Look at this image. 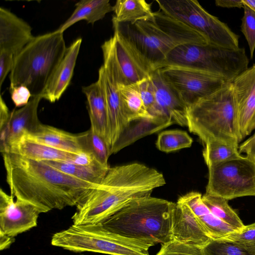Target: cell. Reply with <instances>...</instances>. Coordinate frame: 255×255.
<instances>
[{
	"instance_id": "13",
	"label": "cell",
	"mask_w": 255,
	"mask_h": 255,
	"mask_svg": "<svg viewBox=\"0 0 255 255\" xmlns=\"http://www.w3.org/2000/svg\"><path fill=\"white\" fill-rule=\"evenodd\" d=\"M102 89L108 113V145L111 155L129 127L125 117L119 82L110 66L104 64L98 72V80Z\"/></svg>"
},
{
	"instance_id": "9",
	"label": "cell",
	"mask_w": 255,
	"mask_h": 255,
	"mask_svg": "<svg viewBox=\"0 0 255 255\" xmlns=\"http://www.w3.org/2000/svg\"><path fill=\"white\" fill-rule=\"evenodd\" d=\"M159 10L203 34L209 44L237 49L239 37L224 22L206 11L196 0H156Z\"/></svg>"
},
{
	"instance_id": "28",
	"label": "cell",
	"mask_w": 255,
	"mask_h": 255,
	"mask_svg": "<svg viewBox=\"0 0 255 255\" xmlns=\"http://www.w3.org/2000/svg\"><path fill=\"white\" fill-rule=\"evenodd\" d=\"M43 162L77 179L96 185L102 182L110 167H105L99 163L82 165L59 161Z\"/></svg>"
},
{
	"instance_id": "35",
	"label": "cell",
	"mask_w": 255,
	"mask_h": 255,
	"mask_svg": "<svg viewBox=\"0 0 255 255\" xmlns=\"http://www.w3.org/2000/svg\"><path fill=\"white\" fill-rule=\"evenodd\" d=\"M223 239L234 242L252 255H255V222L244 225Z\"/></svg>"
},
{
	"instance_id": "24",
	"label": "cell",
	"mask_w": 255,
	"mask_h": 255,
	"mask_svg": "<svg viewBox=\"0 0 255 255\" xmlns=\"http://www.w3.org/2000/svg\"><path fill=\"white\" fill-rule=\"evenodd\" d=\"M82 91L87 99L91 128L102 137L108 145L107 108L101 87L97 81L83 87Z\"/></svg>"
},
{
	"instance_id": "7",
	"label": "cell",
	"mask_w": 255,
	"mask_h": 255,
	"mask_svg": "<svg viewBox=\"0 0 255 255\" xmlns=\"http://www.w3.org/2000/svg\"><path fill=\"white\" fill-rule=\"evenodd\" d=\"M51 245L73 252H93L110 255H149V243L112 232L100 223L77 225L55 233Z\"/></svg>"
},
{
	"instance_id": "26",
	"label": "cell",
	"mask_w": 255,
	"mask_h": 255,
	"mask_svg": "<svg viewBox=\"0 0 255 255\" xmlns=\"http://www.w3.org/2000/svg\"><path fill=\"white\" fill-rule=\"evenodd\" d=\"M76 8L70 17L56 30L61 33L77 22L85 20L93 24L113 11L109 0H82L75 4Z\"/></svg>"
},
{
	"instance_id": "14",
	"label": "cell",
	"mask_w": 255,
	"mask_h": 255,
	"mask_svg": "<svg viewBox=\"0 0 255 255\" xmlns=\"http://www.w3.org/2000/svg\"><path fill=\"white\" fill-rule=\"evenodd\" d=\"M41 211L34 205L0 190V235L14 238L36 227Z\"/></svg>"
},
{
	"instance_id": "11",
	"label": "cell",
	"mask_w": 255,
	"mask_h": 255,
	"mask_svg": "<svg viewBox=\"0 0 255 255\" xmlns=\"http://www.w3.org/2000/svg\"><path fill=\"white\" fill-rule=\"evenodd\" d=\"M102 45L103 59L112 66L119 84L128 85L150 77L155 70L135 46L118 30Z\"/></svg>"
},
{
	"instance_id": "38",
	"label": "cell",
	"mask_w": 255,
	"mask_h": 255,
	"mask_svg": "<svg viewBox=\"0 0 255 255\" xmlns=\"http://www.w3.org/2000/svg\"><path fill=\"white\" fill-rule=\"evenodd\" d=\"M11 112L1 96L0 97V149L1 152L5 146L9 125Z\"/></svg>"
},
{
	"instance_id": "20",
	"label": "cell",
	"mask_w": 255,
	"mask_h": 255,
	"mask_svg": "<svg viewBox=\"0 0 255 255\" xmlns=\"http://www.w3.org/2000/svg\"><path fill=\"white\" fill-rule=\"evenodd\" d=\"M81 43L82 38H78L67 48L43 92V99L54 103L61 98L72 78Z\"/></svg>"
},
{
	"instance_id": "10",
	"label": "cell",
	"mask_w": 255,
	"mask_h": 255,
	"mask_svg": "<svg viewBox=\"0 0 255 255\" xmlns=\"http://www.w3.org/2000/svg\"><path fill=\"white\" fill-rule=\"evenodd\" d=\"M206 194L228 200L255 196V159L248 156L210 166Z\"/></svg>"
},
{
	"instance_id": "17",
	"label": "cell",
	"mask_w": 255,
	"mask_h": 255,
	"mask_svg": "<svg viewBox=\"0 0 255 255\" xmlns=\"http://www.w3.org/2000/svg\"><path fill=\"white\" fill-rule=\"evenodd\" d=\"M150 79L156 105L161 114L172 124L187 127L188 107L164 79L159 69L152 72Z\"/></svg>"
},
{
	"instance_id": "6",
	"label": "cell",
	"mask_w": 255,
	"mask_h": 255,
	"mask_svg": "<svg viewBox=\"0 0 255 255\" xmlns=\"http://www.w3.org/2000/svg\"><path fill=\"white\" fill-rule=\"evenodd\" d=\"M187 127L206 144L220 140L239 144L241 141L232 82L188 108Z\"/></svg>"
},
{
	"instance_id": "18",
	"label": "cell",
	"mask_w": 255,
	"mask_h": 255,
	"mask_svg": "<svg viewBox=\"0 0 255 255\" xmlns=\"http://www.w3.org/2000/svg\"><path fill=\"white\" fill-rule=\"evenodd\" d=\"M30 25L13 13L0 7V52L17 55L34 37Z\"/></svg>"
},
{
	"instance_id": "23",
	"label": "cell",
	"mask_w": 255,
	"mask_h": 255,
	"mask_svg": "<svg viewBox=\"0 0 255 255\" xmlns=\"http://www.w3.org/2000/svg\"><path fill=\"white\" fill-rule=\"evenodd\" d=\"M9 152L38 161H59L75 164L79 153L66 152L39 142L23 135Z\"/></svg>"
},
{
	"instance_id": "8",
	"label": "cell",
	"mask_w": 255,
	"mask_h": 255,
	"mask_svg": "<svg viewBox=\"0 0 255 255\" xmlns=\"http://www.w3.org/2000/svg\"><path fill=\"white\" fill-rule=\"evenodd\" d=\"M249 61L244 48L231 49L210 44H187L173 50L159 68L176 66L194 68L232 82L248 69Z\"/></svg>"
},
{
	"instance_id": "3",
	"label": "cell",
	"mask_w": 255,
	"mask_h": 255,
	"mask_svg": "<svg viewBox=\"0 0 255 255\" xmlns=\"http://www.w3.org/2000/svg\"><path fill=\"white\" fill-rule=\"evenodd\" d=\"M113 24L154 70L159 69L168 55L179 46L209 44L203 34L159 9L152 17L133 24L113 21Z\"/></svg>"
},
{
	"instance_id": "16",
	"label": "cell",
	"mask_w": 255,
	"mask_h": 255,
	"mask_svg": "<svg viewBox=\"0 0 255 255\" xmlns=\"http://www.w3.org/2000/svg\"><path fill=\"white\" fill-rule=\"evenodd\" d=\"M171 240L201 247L212 240L192 210L178 200L172 213Z\"/></svg>"
},
{
	"instance_id": "42",
	"label": "cell",
	"mask_w": 255,
	"mask_h": 255,
	"mask_svg": "<svg viewBox=\"0 0 255 255\" xmlns=\"http://www.w3.org/2000/svg\"><path fill=\"white\" fill-rule=\"evenodd\" d=\"M14 239L12 237L0 235V250H2L8 248L13 243Z\"/></svg>"
},
{
	"instance_id": "37",
	"label": "cell",
	"mask_w": 255,
	"mask_h": 255,
	"mask_svg": "<svg viewBox=\"0 0 255 255\" xmlns=\"http://www.w3.org/2000/svg\"><path fill=\"white\" fill-rule=\"evenodd\" d=\"M241 31L248 43L252 59L255 50V11L244 4Z\"/></svg>"
},
{
	"instance_id": "21",
	"label": "cell",
	"mask_w": 255,
	"mask_h": 255,
	"mask_svg": "<svg viewBox=\"0 0 255 255\" xmlns=\"http://www.w3.org/2000/svg\"><path fill=\"white\" fill-rule=\"evenodd\" d=\"M118 89L125 117L129 125L127 130L142 129L149 123L157 126L160 130L163 128L147 112L141 97L137 83L128 85L118 84Z\"/></svg>"
},
{
	"instance_id": "15",
	"label": "cell",
	"mask_w": 255,
	"mask_h": 255,
	"mask_svg": "<svg viewBox=\"0 0 255 255\" xmlns=\"http://www.w3.org/2000/svg\"><path fill=\"white\" fill-rule=\"evenodd\" d=\"M241 141L255 129V64L232 82Z\"/></svg>"
},
{
	"instance_id": "29",
	"label": "cell",
	"mask_w": 255,
	"mask_h": 255,
	"mask_svg": "<svg viewBox=\"0 0 255 255\" xmlns=\"http://www.w3.org/2000/svg\"><path fill=\"white\" fill-rule=\"evenodd\" d=\"M239 144L220 140H212L205 144L203 156L208 167L242 156Z\"/></svg>"
},
{
	"instance_id": "41",
	"label": "cell",
	"mask_w": 255,
	"mask_h": 255,
	"mask_svg": "<svg viewBox=\"0 0 255 255\" xmlns=\"http://www.w3.org/2000/svg\"><path fill=\"white\" fill-rule=\"evenodd\" d=\"M215 4L220 7L232 8H243L244 3L243 0H216Z\"/></svg>"
},
{
	"instance_id": "31",
	"label": "cell",
	"mask_w": 255,
	"mask_h": 255,
	"mask_svg": "<svg viewBox=\"0 0 255 255\" xmlns=\"http://www.w3.org/2000/svg\"><path fill=\"white\" fill-rule=\"evenodd\" d=\"M202 198L210 212L223 222L237 231L244 226L237 213L229 205L228 200L206 193Z\"/></svg>"
},
{
	"instance_id": "33",
	"label": "cell",
	"mask_w": 255,
	"mask_h": 255,
	"mask_svg": "<svg viewBox=\"0 0 255 255\" xmlns=\"http://www.w3.org/2000/svg\"><path fill=\"white\" fill-rule=\"evenodd\" d=\"M137 86L144 106L154 120L163 128L172 125L161 114L157 108L154 89L150 77L137 83Z\"/></svg>"
},
{
	"instance_id": "40",
	"label": "cell",
	"mask_w": 255,
	"mask_h": 255,
	"mask_svg": "<svg viewBox=\"0 0 255 255\" xmlns=\"http://www.w3.org/2000/svg\"><path fill=\"white\" fill-rule=\"evenodd\" d=\"M14 61V56L5 52H0V87L8 73L11 70Z\"/></svg>"
},
{
	"instance_id": "36",
	"label": "cell",
	"mask_w": 255,
	"mask_h": 255,
	"mask_svg": "<svg viewBox=\"0 0 255 255\" xmlns=\"http://www.w3.org/2000/svg\"><path fill=\"white\" fill-rule=\"evenodd\" d=\"M156 255H204L202 247L174 240L162 245Z\"/></svg>"
},
{
	"instance_id": "4",
	"label": "cell",
	"mask_w": 255,
	"mask_h": 255,
	"mask_svg": "<svg viewBox=\"0 0 255 255\" xmlns=\"http://www.w3.org/2000/svg\"><path fill=\"white\" fill-rule=\"evenodd\" d=\"M175 204L151 196L133 198L100 224L120 236L163 245L171 240Z\"/></svg>"
},
{
	"instance_id": "1",
	"label": "cell",
	"mask_w": 255,
	"mask_h": 255,
	"mask_svg": "<svg viewBox=\"0 0 255 255\" xmlns=\"http://www.w3.org/2000/svg\"><path fill=\"white\" fill-rule=\"evenodd\" d=\"M10 195L41 213L76 205L98 185L77 179L43 161L2 154Z\"/></svg>"
},
{
	"instance_id": "39",
	"label": "cell",
	"mask_w": 255,
	"mask_h": 255,
	"mask_svg": "<svg viewBox=\"0 0 255 255\" xmlns=\"http://www.w3.org/2000/svg\"><path fill=\"white\" fill-rule=\"evenodd\" d=\"M11 100L16 107L26 105L32 97L29 90L24 86H19L9 89Z\"/></svg>"
},
{
	"instance_id": "34",
	"label": "cell",
	"mask_w": 255,
	"mask_h": 255,
	"mask_svg": "<svg viewBox=\"0 0 255 255\" xmlns=\"http://www.w3.org/2000/svg\"><path fill=\"white\" fill-rule=\"evenodd\" d=\"M202 250L204 255H252L237 244L223 239L211 240Z\"/></svg>"
},
{
	"instance_id": "30",
	"label": "cell",
	"mask_w": 255,
	"mask_h": 255,
	"mask_svg": "<svg viewBox=\"0 0 255 255\" xmlns=\"http://www.w3.org/2000/svg\"><path fill=\"white\" fill-rule=\"evenodd\" d=\"M78 135L83 151L92 155L103 166L109 167L108 159L111 154L105 140L91 128Z\"/></svg>"
},
{
	"instance_id": "44",
	"label": "cell",
	"mask_w": 255,
	"mask_h": 255,
	"mask_svg": "<svg viewBox=\"0 0 255 255\" xmlns=\"http://www.w3.org/2000/svg\"><path fill=\"white\" fill-rule=\"evenodd\" d=\"M253 135H254V137H255V132L254 133V134H253Z\"/></svg>"
},
{
	"instance_id": "25",
	"label": "cell",
	"mask_w": 255,
	"mask_h": 255,
	"mask_svg": "<svg viewBox=\"0 0 255 255\" xmlns=\"http://www.w3.org/2000/svg\"><path fill=\"white\" fill-rule=\"evenodd\" d=\"M52 147L72 153L83 152L78 134H73L41 124L33 131L25 134Z\"/></svg>"
},
{
	"instance_id": "12",
	"label": "cell",
	"mask_w": 255,
	"mask_h": 255,
	"mask_svg": "<svg viewBox=\"0 0 255 255\" xmlns=\"http://www.w3.org/2000/svg\"><path fill=\"white\" fill-rule=\"evenodd\" d=\"M159 69L188 108L226 83L216 75L194 68L167 66Z\"/></svg>"
},
{
	"instance_id": "27",
	"label": "cell",
	"mask_w": 255,
	"mask_h": 255,
	"mask_svg": "<svg viewBox=\"0 0 255 255\" xmlns=\"http://www.w3.org/2000/svg\"><path fill=\"white\" fill-rule=\"evenodd\" d=\"M112 21L133 24L152 17L151 4L144 0H118L113 6Z\"/></svg>"
},
{
	"instance_id": "19",
	"label": "cell",
	"mask_w": 255,
	"mask_h": 255,
	"mask_svg": "<svg viewBox=\"0 0 255 255\" xmlns=\"http://www.w3.org/2000/svg\"><path fill=\"white\" fill-rule=\"evenodd\" d=\"M42 99V96L32 97L26 105L11 112L6 141L1 154L9 152L23 135L33 131L41 124L37 110Z\"/></svg>"
},
{
	"instance_id": "5",
	"label": "cell",
	"mask_w": 255,
	"mask_h": 255,
	"mask_svg": "<svg viewBox=\"0 0 255 255\" xmlns=\"http://www.w3.org/2000/svg\"><path fill=\"white\" fill-rule=\"evenodd\" d=\"M66 49L63 33L57 30L34 36L14 57L9 89L22 85L32 97L42 96Z\"/></svg>"
},
{
	"instance_id": "32",
	"label": "cell",
	"mask_w": 255,
	"mask_h": 255,
	"mask_svg": "<svg viewBox=\"0 0 255 255\" xmlns=\"http://www.w3.org/2000/svg\"><path fill=\"white\" fill-rule=\"evenodd\" d=\"M192 142V138L186 131L168 130L159 134L156 145L159 150L168 153L189 147Z\"/></svg>"
},
{
	"instance_id": "43",
	"label": "cell",
	"mask_w": 255,
	"mask_h": 255,
	"mask_svg": "<svg viewBox=\"0 0 255 255\" xmlns=\"http://www.w3.org/2000/svg\"><path fill=\"white\" fill-rule=\"evenodd\" d=\"M243 3L255 11V0H243Z\"/></svg>"
},
{
	"instance_id": "22",
	"label": "cell",
	"mask_w": 255,
	"mask_h": 255,
	"mask_svg": "<svg viewBox=\"0 0 255 255\" xmlns=\"http://www.w3.org/2000/svg\"><path fill=\"white\" fill-rule=\"evenodd\" d=\"M202 197L200 193L192 191L181 196L178 200L192 210L212 240L223 239L237 231L213 215Z\"/></svg>"
},
{
	"instance_id": "2",
	"label": "cell",
	"mask_w": 255,
	"mask_h": 255,
	"mask_svg": "<svg viewBox=\"0 0 255 255\" xmlns=\"http://www.w3.org/2000/svg\"><path fill=\"white\" fill-rule=\"evenodd\" d=\"M165 184L161 173L141 163L110 167L102 182L76 205L73 224L101 223L126 202L151 196L154 189Z\"/></svg>"
}]
</instances>
